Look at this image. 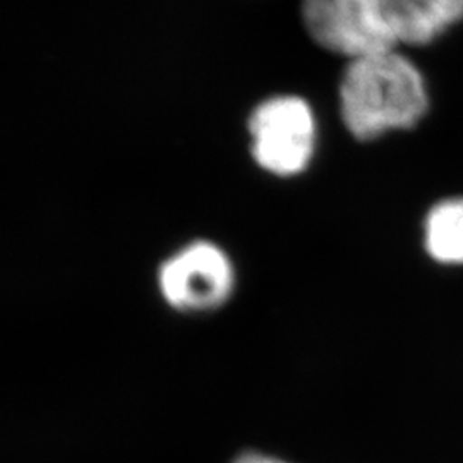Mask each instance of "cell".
I'll use <instances>...</instances> for the list:
<instances>
[{
  "label": "cell",
  "instance_id": "cell-1",
  "mask_svg": "<svg viewBox=\"0 0 463 463\" xmlns=\"http://www.w3.org/2000/svg\"><path fill=\"white\" fill-rule=\"evenodd\" d=\"M430 109L424 76L398 50L348 62L338 84V110L348 134L374 141L415 128Z\"/></svg>",
  "mask_w": 463,
  "mask_h": 463
},
{
  "label": "cell",
  "instance_id": "cell-2",
  "mask_svg": "<svg viewBox=\"0 0 463 463\" xmlns=\"http://www.w3.org/2000/svg\"><path fill=\"white\" fill-rule=\"evenodd\" d=\"M249 153L271 177L292 179L315 162L317 118L313 105L298 95H273L248 117Z\"/></svg>",
  "mask_w": 463,
  "mask_h": 463
},
{
  "label": "cell",
  "instance_id": "cell-3",
  "mask_svg": "<svg viewBox=\"0 0 463 463\" xmlns=\"http://www.w3.org/2000/svg\"><path fill=\"white\" fill-rule=\"evenodd\" d=\"M156 287L170 309L210 315L231 302L237 271L225 249L199 239L166 256L156 269Z\"/></svg>",
  "mask_w": 463,
  "mask_h": 463
},
{
  "label": "cell",
  "instance_id": "cell-4",
  "mask_svg": "<svg viewBox=\"0 0 463 463\" xmlns=\"http://www.w3.org/2000/svg\"><path fill=\"white\" fill-rule=\"evenodd\" d=\"M300 19L316 45L348 62L397 50L383 0H309Z\"/></svg>",
  "mask_w": 463,
  "mask_h": 463
},
{
  "label": "cell",
  "instance_id": "cell-5",
  "mask_svg": "<svg viewBox=\"0 0 463 463\" xmlns=\"http://www.w3.org/2000/svg\"><path fill=\"white\" fill-rule=\"evenodd\" d=\"M398 45L422 47L463 21V0H383Z\"/></svg>",
  "mask_w": 463,
  "mask_h": 463
},
{
  "label": "cell",
  "instance_id": "cell-6",
  "mask_svg": "<svg viewBox=\"0 0 463 463\" xmlns=\"http://www.w3.org/2000/svg\"><path fill=\"white\" fill-rule=\"evenodd\" d=\"M424 248L436 263L463 265V198L445 199L430 208Z\"/></svg>",
  "mask_w": 463,
  "mask_h": 463
},
{
  "label": "cell",
  "instance_id": "cell-7",
  "mask_svg": "<svg viewBox=\"0 0 463 463\" xmlns=\"http://www.w3.org/2000/svg\"><path fill=\"white\" fill-rule=\"evenodd\" d=\"M232 463H287L277 458V457H271V455H266V453H260V451H246L242 455H239L235 460Z\"/></svg>",
  "mask_w": 463,
  "mask_h": 463
}]
</instances>
